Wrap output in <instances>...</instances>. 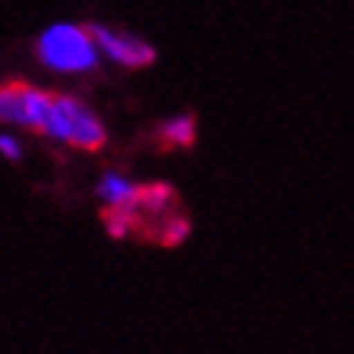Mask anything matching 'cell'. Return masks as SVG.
<instances>
[{"mask_svg": "<svg viewBox=\"0 0 354 354\" xmlns=\"http://www.w3.org/2000/svg\"><path fill=\"white\" fill-rule=\"evenodd\" d=\"M95 195L104 198L108 208H133V198H137V183H130L124 172H104L101 183L95 185Z\"/></svg>", "mask_w": 354, "mask_h": 354, "instance_id": "277c9868", "label": "cell"}, {"mask_svg": "<svg viewBox=\"0 0 354 354\" xmlns=\"http://www.w3.org/2000/svg\"><path fill=\"white\" fill-rule=\"evenodd\" d=\"M195 133H198V120H195V114H176V118L162 120V127H160L162 147H176V150L192 147Z\"/></svg>", "mask_w": 354, "mask_h": 354, "instance_id": "5b68a950", "label": "cell"}, {"mask_svg": "<svg viewBox=\"0 0 354 354\" xmlns=\"http://www.w3.org/2000/svg\"><path fill=\"white\" fill-rule=\"evenodd\" d=\"M0 156H7V160H13V162H20L23 160L20 140L10 137V133H0Z\"/></svg>", "mask_w": 354, "mask_h": 354, "instance_id": "9c48e42d", "label": "cell"}, {"mask_svg": "<svg viewBox=\"0 0 354 354\" xmlns=\"http://www.w3.org/2000/svg\"><path fill=\"white\" fill-rule=\"evenodd\" d=\"M88 36H91V43H95L97 53H104L108 59L124 65V68H150V65L156 62V49H153L147 39L133 36V32L91 23V26H88Z\"/></svg>", "mask_w": 354, "mask_h": 354, "instance_id": "3957f363", "label": "cell"}, {"mask_svg": "<svg viewBox=\"0 0 354 354\" xmlns=\"http://www.w3.org/2000/svg\"><path fill=\"white\" fill-rule=\"evenodd\" d=\"M101 221H104L111 237H127L133 231V225H140V215L133 208H104Z\"/></svg>", "mask_w": 354, "mask_h": 354, "instance_id": "52a82bcc", "label": "cell"}, {"mask_svg": "<svg viewBox=\"0 0 354 354\" xmlns=\"http://www.w3.org/2000/svg\"><path fill=\"white\" fill-rule=\"evenodd\" d=\"M36 59L53 68V72H95L97 62H101V53L95 49L91 36H88V26H78V23H53L39 32L36 39Z\"/></svg>", "mask_w": 354, "mask_h": 354, "instance_id": "7a4b0ae2", "label": "cell"}, {"mask_svg": "<svg viewBox=\"0 0 354 354\" xmlns=\"http://www.w3.org/2000/svg\"><path fill=\"white\" fill-rule=\"evenodd\" d=\"M172 198H176V192H172V185L166 183H150V185H137V198H133V212H153V215H160V212H166L172 205Z\"/></svg>", "mask_w": 354, "mask_h": 354, "instance_id": "8992f818", "label": "cell"}, {"mask_svg": "<svg viewBox=\"0 0 354 354\" xmlns=\"http://www.w3.org/2000/svg\"><path fill=\"white\" fill-rule=\"evenodd\" d=\"M23 127L39 130L49 140H65L78 150H101L108 143V130L95 111L72 95H53L26 85L23 97Z\"/></svg>", "mask_w": 354, "mask_h": 354, "instance_id": "6da1fadb", "label": "cell"}, {"mask_svg": "<svg viewBox=\"0 0 354 354\" xmlns=\"http://www.w3.org/2000/svg\"><path fill=\"white\" fill-rule=\"evenodd\" d=\"M189 231H192L189 218H172V221H166V227H162L160 241L166 247H176V244H183L185 237H189Z\"/></svg>", "mask_w": 354, "mask_h": 354, "instance_id": "ba28073f", "label": "cell"}]
</instances>
